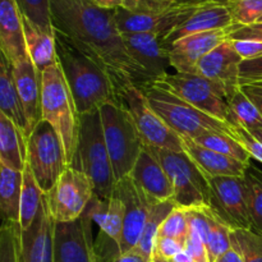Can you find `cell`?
<instances>
[{
    "mask_svg": "<svg viewBox=\"0 0 262 262\" xmlns=\"http://www.w3.org/2000/svg\"><path fill=\"white\" fill-rule=\"evenodd\" d=\"M45 193L36 182L35 176L30 166L26 164L23 170L22 197H20V229L26 230L33 224L42 206Z\"/></svg>",
    "mask_w": 262,
    "mask_h": 262,
    "instance_id": "f546056e",
    "label": "cell"
},
{
    "mask_svg": "<svg viewBox=\"0 0 262 262\" xmlns=\"http://www.w3.org/2000/svg\"><path fill=\"white\" fill-rule=\"evenodd\" d=\"M104 137L117 182L129 176L145 148L142 137L123 100L100 107Z\"/></svg>",
    "mask_w": 262,
    "mask_h": 262,
    "instance_id": "5b68a950",
    "label": "cell"
},
{
    "mask_svg": "<svg viewBox=\"0 0 262 262\" xmlns=\"http://www.w3.org/2000/svg\"><path fill=\"white\" fill-rule=\"evenodd\" d=\"M54 32L58 63L66 77L78 114H87L107 102L120 100L107 74L82 54L66 36L56 31Z\"/></svg>",
    "mask_w": 262,
    "mask_h": 262,
    "instance_id": "7a4b0ae2",
    "label": "cell"
},
{
    "mask_svg": "<svg viewBox=\"0 0 262 262\" xmlns=\"http://www.w3.org/2000/svg\"><path fill=\"white\" fill-rule=\"evenodd\" d=\"M23 171L0 164V211L3 222L19 224Z\"/></svg>",
    "mask_w": 262,
    "mask_h": 262,
    "instance_id": "f1b7e54d",
    "label": "cell"
},
{
    "mask_svg": "<svg viewBox=\"0 0 262 262\" xmlns=\"http://www.w3.org/2000/svg\"><path fill=\"white\" fill-rule=\"evenodd\" d=\"M233 27L186 36L171 43L169 46L171 68L178 73H196L199 61L227 41Z\"/></svg>",
    "mask_w": 262,
    "mask_h": 262,
    "instance_id": "2e32d148",
    "label": "cell"
},
{
    "mask_svg": "<svg viewBox=\"0 0 262 262\" xmlns=\"http://www.w3.org/2000/svg\"><path fill=\"white\" fill-rule=\"evenodd\" d=\"M232 247L245 262H262V234L253 229H233Z\"/></svg>",
    "mask_w": 262,
    "mask_h": 262,
    "instance_id": "d590c367",
    "label": "cell"
},
{
    "mask_svg": "<svg viewBox=\"0 0 262 262\" xmlns=\"http://www.w3.org/2000/svg\"><path fill=\"white\" fill-rule=\"evenodd\" d=\"M237 26H250L262 17V0H233L229 5Z\"/></svg>",
    "mask_w": 262,
    "mask_h": 262,
    "instance_id": "ab89813d",
    "label": "cell"
},
{
    "mask_svg": "<svg viewBox=\"0 0 262 262\" xmlns=\"http://www.w3.org/2000/svg\"><path fill=\"white\" fill-rule=\"evenodd\" d=\"M204 147L210 148L212 151L223 154V155L230 156L233 159L242 161L245 164H251V155L246 150L245 146L235 140L232 135L220 132H207L197 137L196 140H192Z\"/></svg>",
    "mask_w": 262,
    "mask_h": 262,
    "instance_id": "836d02e7",
    "label": "cell"
},
{
    "mask_svg": "<svg viewBox=\"0 0 262 262\" xmlns=\"http://www.w3.org/2000/svg\"><path fill=\"white\" fill-rule=\"evenodd\" d=\"M41 113L42 120L58 133L66 151L67 163L72 165L78 140L79 114L59 63L42 72Z\"/></svg>",
    "mask_w": 262,
    "mask_h": 262,
    "instance_id": "277c9868",
    "label": "cell"
},
{
    "mask_svg": "<svg viewBox=\"0 0 262 262\" xmlns=\"http://www.w3.org/2000/svg\"><path fill=\"white\" fill-rule=\"evenodd\" d=\"M176 5H187V7H205V5L219 4V5H228L233 0H171Z\"/></svg>",
    "mask_w": 262,
    "mask_h": 262,
    "instance_id": "c3c4849f",
    "label": "cell"
},
{
    "mask_svg": "<svg viewBox=\"0 0 262 262\" xmlns=\"http://www.w3.org/2000/svg\"><path fill=\"white\" fill-rule=\"evenodd\" d=\"M184 251L191 256V258L194 262H210L206 246H205L199 230H197L196 227L192 224L191 220H189V233L188 238H187Z\"/></svg>",
    "mask_w": 262,
    "mask_h": 262,
    "instance_id": "b9f144b4",
    "label": "cell"
},
{
    "mask_svg": "<svg viewBox=\"0 0 262 262\" xmlns=\"http://www.w3.org/2000/svg\"><path fill=\"white\" fill-rule=\"evenodd\" d=\"M129 176L154 201L164 202L173 200L174 189L168 174L146 146Z\"/></svg>",
    "mask_w": 262,
    "mask_h": 262,
    "instance_id": "44dd1931",
    "label": "cell"
},
{
    "mask_svg": "<svg viewBox=\"0 0 262 262\" xmlns=\"http://www.w3.org/2000/svg\"><path fill=\"white\" fill-rule=\"evenodd\" d=\"M177 206L173 200H170V201L158 202L155 205L147 223H146L145 228H143L142 235H141L137 246L133 248L136 252H138L143 257H146L147 260L152 262V252L156 245V239L159 237V230H160L161 224H163L164 220L168 217V215Z\"/></svg>",
    "mask_w": 262,
    "mask_h": 262,
    "instance_id": "4dcf8cb0",
    "label": "cell"
},
{
    "mask_svg": "<svg viewBox=\"0 0 262 262\" xmlns=\"http://www.w3.org/2000/svg\"><path fill=\"white\" fill-rule=\"evenodd\" d=\"M114 193L119 196L124 205L122 253H125L137 246L143 228L158 202L154 201L130 176L117 182Z\"/></svg>",
    "mask_w": 262,
    "mask_h": 262,
    "instance_id": "4fadbf2b",
    "label": "cell"
},
{
    "mask_svg": "<svg viewBox=\"0 0 262 262\" xmlns=\"http://www.w3.org/2000/svg\"><path fill=\"white\" fill-rule=\"evenodd\" d=\"M123 232H124V205L118 194L109 200L106 219L100 228L99 237L95 242L99 262H113L122 255Z\"/></svg>",
    "mask_w": 262,
    "mask_h": 262,
    "instance_id": "603a6c76",
    "label": "cell"
},
{
    "mask_svg": "<svg viewBox=\"0 0 262 262\" xmlns=\"http://www.w3.org/2000/svg\"><path fill=\"white\" fill-rule=\"evenodd\" d=\"M241 89L247 95L248 99L257 106V109L262 114V81L241 84Z\"/></svg>",
    "mask_w": 262,
    "mask_h": 262,
    "instance_id": "7dc6e473",
    "label": "cell"
},
{
    "mask_svg": "<svg viewBox=\"0 0 262 262\" xmlns=\"http://www.w3.org/2000/svg\"><path fill=\"white\" fill-rule=\"evenodd\" d=\"M0 164L23 171L27 164V137L0 113Z\"/></svg>",
    "mask_w": 262,
    "mask_h": 262,
    "instance_id": "4316f807",
    "label": "cell"
},
{
    "mask_svg": "<svg viewBox=\"0 0 262 262\" xmlns=\"http://www.w3.org/2000/svg\"><path fill=\"white\" fill-rule=\"evenodd\" d=\"M113 262H151L150 260H147L146 257H143L142 255H140L138 252H136L135 250H130L128 252L122 253L119 257L115 258Z\"/></svg>",
    "mask_w": 262,
    "mask_h": 262,
    "instance_id": "681fc988",
    "label": "cell"
},
{
    "mask_svg": "<svg viewBox=\"0 0 262 262\" xmlns=\"http://www.w3.org/2000/svg\"><path fill=\"white\" fill-rule=\"evenodd\" d=\"M228 104H229L235 120L246 129L253 132V130L262 128V114L260 110L248 99L241 86L230 90L228 94Z\"/></svg>",
    "mask_w": 262,
    "mask_h": 262,
    "instance_id": "d6a6232c",
    "label": "cell"
},
{
    "mask_svg": "<svg viewBox=\"0 0 262 262\" xmlns=\"http://www.w3.org/2000/svg\"><path fill=\"white\" fill-rule=\"evenodd\" d=\"M23 26H25L28 58L37 68V71L42 73L49 67L58 63L55 32H46L25 17H23Z\"/></svg>",
    "mask_w": 262,
    "mask_h": 262,
    "instance_id": "83f0119b",
    "label": "cell"
},
{
    "mask_svg": "<svg viewBox=\"0 0 262 262\" xmlns=\"http://www.w3.org/2000/svg\"><path fill=\"white\" fill-rule=\"evenodd\" d=\"M210 209L230 229H253L243 177H212Z\"/></svg>",
    "mask_w": 262,
    "mask_h": 262,
    "instance_id": "7c38bea8",
    "label": "cell"
},
{
    "mask_svg": "<svg viewBox=\"0 0 262 262\" xmlns=\"http://www.w3.org/2000/svg\"><path fill=\"white\" fill-rule=\"evenodd\" d=\"M122 38L129 55L145 69L154 83L169 74L168 69L171 68V63L164 38L152 33L141 32L122 33Z\"/></svg>",
    "mask_w": 262,
    "mask_h": 262,
    "instance_id": "e0dca14e",
    "label": "cell"
},
{
    "mask_svg": "<svg viewBox=\"0 0 262 262\" xmlns=\"http://www.w3.org/2000/svg\"><path fill=\"white\" fill-rule=\"evenodd\" d=\"M235 51L243 60L262 56V41L256 40H232Z\"/></svg>",
    "mask_w": 262,
    "mask_h": 262,
    "instance_id": "f6af8a7d",
    "label": "cell"
},
{
    "mask_svg": "<svg viewBox=\"0 0 262 262\" xmlns=\"http://www.w3.org/2000/svg\"><path fill=\"white\" fill-rule=\"evenodd\" d=\"M0 50L12 66L28 58L23 17L15 0H0Z\"/></svg>",
    "mask_w": 262,
    "mask_h": 262,
    "instance_id": "d6986e66",
    "label": "cell"
},
{
    "mask_svg": "<svg viewBox=\"0 0 262 262\" xmlns=\"http://www.w3.org/2000/svg\"><path fill=\"white\" fill-rule=\"evenodd\" d=\"M243 59L235 51L230 38L220 43L197 64L196 73L229 89L239 86V67Z\"/></svg>",
    "mask_w": 262,
    "mask_h": 262,
    "instance_id": "ffe728a7",
    "label": "cell"
},
{
    "mask_svg": "<svg viewBox=\"0 0 262 262\" xmlns=\"http://www.w3.org/2000/svg\"><path fill=\"white\" fill-rule=\"evenodd\" d=\"M51 20L82 54L112 79L117 94L128 86H154L145 69L129 55L115 22L114 9L97 7L91 0H51Z\"/></svg>",
    "mask_w": 262,
    "mask_h": 262,
    "instance_id": "6da1fadb",
    "label": "cell"
},
{
    "mask_svg": "<svg viewBox=\"0 0 262 262\" xmlns=\"http://www.w3.org/2000/svg\"><path fill=\"white\" fill-rule=\"evenodd\" d=\"M234 25L232 12L228 5H205V7H200L186 22L182 23L168 37L164 38V43L169 49L171 43L186 37V36L210 32V31L225 30V28L233 27Z\"/></svg>",
    "mask_w": 262,
    "mask_h": 262,
    "instance_id": "7402d4cb",
    "label": "cell"
},
{
    "mask_svg": "<svg viewBox=\"0 0 262 262\" xmlns=\"http://www.w3.org/2000/svg\"><path fill=\"white\" fill-rule=\"evenodd\" d=\"M54 262H99L92 238V220L86 215L71 223H55Z\"/></svg>",
    "mask_w": 262,
    "mask_h": 262,
    "instance_id": "9a60e30c",
    "label": "cell"
},
{
    "mask_svg": "<svg viewBox=\"0 0 262 262\" xmlns=\"http://www.w3.org/2000/svg\"><path fill=\"white\" fill-rule=\"evenodd\" d=\"M20 14L46 32H54L51 0H15Z\"/></svg>",
    "mask_w": 262,
    "mask_h": 262,
    "instance_id": "8d00e7d4",
    "label": "cell"
},
{
    "mask_svg": "<svg viewBox=\"0 0 262 262\" xmlns=\"http://www.w3.org/2000/svg\"><path fill=\"white\" fill-rule=\"evenodd\" d=\"M256 23H262V17H261V18H260V19H258V20H257V22H256Z\"/></svg>",
    "mask_w": 262,
    "mask_h": 262,
    "instance_id": "db71d44e",
    "label": "cell"
},
{
    "mask_svg": "<svg viewBox=\"0 0 262 262\" xmlns=\"http://www.w3.org/2000/svg\"><path fill=\"white\" fill-rule=\"evenodd\" d=\"M154 86L169 91L192 106L229 125L237 123L228 104V94L233 89H229L224 83L212 81L197 73L176 72L158 79Z\"/></svg>",
    "mask_w": 262,
    "mask_h": 262,
    "instance_id": "ba28073f",
    "label": "cell"
},
{
    "mask_svg": "<svg viewBox=\"0 0 262 262\" xmlns=\"http://www.w3.org/2000/svg\"><path fill=\"white\" fill-rule=\"evenodd\" d=\"M183 140V151L194 161L200 170L206 176L212 177H245L250 164L233 159L230 156L204 147L197 142L187 138Z\"/></svg>",
    "mask_w": 262,
    "mask_h": 262,
    "instance_id": "d4e9b609",
    "label": "cell"
},
{
    "mask_svg": "<svg viewBox=\"0 0 262 262\" xmlns=\"http://www.w3.org/2000/svg\"><path fill=\"white\" fill-rule=\"evenodd\" d=\"M142 92L154 112L181 138L196 140L207 132L232 135V128L228 123L201 112L169 91L150 86Z\"/></svg>",
    "mask_w": 262,
    "mask_h": 262,
    "instance_id": "8992f818",
    "label": "cell"
},
{
    "mask_svg": "<svg viewBox=\"0 0 262 262\" xmlns=\"http://www.w3.org/2000/svg\"><path fill=\"white\" fill-rule=\"evenodd\" d=\"M71 166L86 174L97 197L112 199L117 178L105 142L100 109L79 115L76 155Z\"/></svg>",
    "mask_w": 262,
    "mask_h": 262,
    "instance_id": "3957f363",
    "label": "cell"
},
{
    "mask_svg": "<svg viewBox=\"0 0 262 262\" xmlns=\"http://www.w3.org/2000/svg\"><path fill=\"white\" fill-rule=\"evenodd\" d=\"M200 7L173 5L161 12L135 13L124 8L114 9L115 22L122 33H152L166 38L176 28L186 22Z\"/></svg>",
    "mask_w": 262,
    "mask_h": 262,
    "instance_id": "5bb4252c",
    "label": "cell"
},
{
    "mask_svg": "<svg viewBox=\"0 0 262 262\" xmlns=\"http://www.w3.org/2000/svg\"><path fill=\"white\" fill-rule=\"evenodd\" d=\"M230 40H256L262 41V23H253L250 26H237L232 28Z\"/></svg>",
    "mask_w": 262,
    "mask_h": 262,
    "instance_id": "bcb514c9",
    "label": "cell"
},
{
    "mask_svg": "<svg viewBox=\"0 0 262 262\" xmlns=\"http://www.w3.org/2000/svg\"><path fill=\"white\" fill-rule=\"evenodd\" d=\"M217 262H245V261H243V258L241 257L239 253L232 247L229 251H227V252H225L219 260H217Z\"/></svg>",
    "mask_w": 262,
    "mask_h": 262,
    "instance_id": "816d5d0a",
    "label": "cell"
},
{
    "mask_svg": "<svg viewBox=\"0 0 262 262\" xmlns=\"http://www.w3.org/2000/svg\"><path fill=\"white\" fill-rule=\"evenodd\" d=\"M251 133H252V135L255 136V137L257 138V140H260L261 142H262V128H260V129L253 130V132H251Z\"/></svg>",
    "mask_w": 262,
    "mask_h": 262,
    "instance_id": "f5cc1de1",
    "label": "cell"
},
{
    "mask_svg": "<svg viewBox=\"0 0 262 262\" xmlns=\"http://www.w3.org/2000/svg\"><path fill=\"white\" fill-rule=\"evenodd\" d=\"M262 81V56L243 60L239 67V86Z\"/></svg>",
    "mask_w": 262,
    "mask_h": 262,
    "instance_id": "ee69618b",
    "label": "cell"
},
{
    "mask_svg": "<svg viewBox=\"0 0 262 262\" xmlns=\"http://www.w3.org/2000/svg\"><path fill=\"white\" fill-rule=\"evenodd\" d=\"M27 165L45 194L53 189L68 168L66 151L56 130L41 120L27 140Z\"/></svg>",
    "mask_w": 262,
    "mask_h": 262,
    "instance_id": "9c48e42d",
    "label": "cell"
},
{
    "mask_svg": "<svg viewBox=\"0 0 262 262\" xmlns=\"http://www.w3.org/2000/svg\"><path fill=\"white\" fill-rule=\"evenodd\" d=\"M146 147L168 174L174 189L173 201L177 207L183 210L210 207L211 189L209 179L184 151L178 152L150 146Z\"/></svg>",
    "mask_w": 262,
    "mask_h": 262,
    "instance_id": "52a82bcc",
    "label": "cell"
},
{
    "mask_svg": "<svg viewBox=\"0 0 262 262\" xmlns=\"http://www.w3.org/2000/svg\"><path fill=\"white\" fill-rule=\"evenodd\" d=\"M247 202L253 230L262 234V170L250 164L245 177Z\"/></svg>",
    "mask_w": 262,
    "mask_h": 262,
    "instance_id": "e575fe53",
    "label": "cell"
},
{
    "mask_svg": "<svg viewBox=\"0 0 262 262\" xmlns=\"http://www.w3.org/2000/svg\"><path fill=\"white\" fill-rule=\"evenodd\" d=\"M173 5L171 0H123V8L135 13L161 12Z\"/></svg>",
    "mask_w": 262,
    "mask_h": 262,
    "instance_id": "7bdbcfd3",
    "label": "cell"
},
{
    "mask_svg": "<svg viewBox=\"0 0 262 262\" xmlns=\"http://www.w3.org/2000/svg\"><path fill=\"white\" fill-rule=\"evenodd\" d=\"M120 99L129 110L145 146L178 152L183 151V140L154 112L142 90L133 84L128 86Z\"/></svg>",
    "mask_w": 262,
    "mask_h": 262,
    "instance_id": "8fae6325",
    "label": "cell"
},
{
    "mask_svg": "<svg viewBox=\"0 0 262 262\" xmlns=\"http://www.w3.org/2000/svg\"><path fill=\"white\" fill-rule=\"evenodd\" d=\"M54 233L55 222L45 194L33 224L20 232V262H54Z\"/></svg>",
    "mask_w": 262,
    "mask_h": 262,
    "instance_id": "ac0fdd59",
    "label": "cell"
},
{
    "mask_svg": "<svg viewBox=\"0 0 262 262\" xmlns=\"http://www.w3.org/2000/svg\"><path fill=\"white\" fill-rule=\"evenodd\" d=\"M189 233V217L188 210L176 207L170 214L168 215L164 223L161 224L159 235L166 238H173L179 241L186 246L187 238Z\"/></svg>",
    "mask_w": 262,
    "mask_h": 262,
    "instance_id": "f35d334b",
    "label": "cell"
},
{
    "mask_svg": "<svg viewBox=\"0 0 262 262\" xmlns=\"http://www.w3.org/2000/svg\"><path fill=\"white\" fill-rule=\"evenodd\" d=\"M0 113L9 118L28 140L32 127L15 87L12 64L4 55L0 60Z\"/></svg>",
    "mask_w": 262,
    "mask_h": 262,
    "instance_id": "484cf974",
    "label": "cell"
},
{
    "mask_svg": "<svg viewBox=\"0 0 262 262\" xmlns=\"http://www.w3.org/2000/svg\"><path fill=\"white\" fill-rule=\"evenodd\" d=\"M97 7L104 9H118L123 8V0H91Z\"/></svg>",
    "mask_w": 262,
    "mask_h": 262,
    "instance_id": "f907efd6",
    "label": "cell"
},
{
    "mask_svg": "<svg viewBox=\"0 0 262 262\" xmlns=\"http://www.w3.org/2000/svg\"><path fill=\"white\" fill-rule=\"evenodd\" d=\"M232 128V135L235 140L239 141L243 146H245L246 150L248 151V154L251 155V158L255 159V160L262 163V142L260 140L255 137L252 133L248 129H246L245 127L239 124V123H234V124L230 125Z\"/></svg>",
    "mask_w": 262,
    "mask_h": 262,
    "instance_id": "60d3db41",
    "label": "cell"
},
{
    "mask_svg": "<svg viewBox=\"0 0 262 262\" xmlns=\"http://www.w3.org/2000/svg\"><path fill=\"white\" fill-rule=\"evenodd\" d=\"M20 225L3 222L0 229V262H20Z\"/></svg>",
    "mask_w": 262,
    "mask_h": 262,
    "instance_id": "74e56055",
    "label": "cell"
},
{
    "mask_svg": "<svg viewBox=\"0 0 262 262\" xmlns=\"http://www.w3.org/2000/svg\"><path fill=\"white\" fill-rule=\"evenodd\" d=\"M202 210L206 214L207 223H209V230H207L206 242H205L207 255H209L210 262H217L227 251L232 248V242H230L232 229L223 220H220L210 207Z\"/></svg>",
    "mask_w": 262,
    "mask_h": 262,
    "instance_id": "1f68e13d",
    "label": "cell"
},
{
    "mask_svg": "<svg viewBox=\"0 0 262 262\" xmlns=\"http://www.w3.org/2000/svg\"><path fill=\"white\" fill-rule=\"evenodd\" d=\"M94 196V187L86 174L69 165L46 194V200L54 222L71 223L82 216Z\"/></svg>",
    "mask_w": 262,
    "mask_h": 262,
    "instance_id": "30bf717a",
    "label": "cell"
},
{
    "mask_svg": "<svg viewBox=\"0 0 262 262\" xmlns=\"http://www.w3.org/2000/svg\"><path fill=\"white\" fill-rule=\"evenodd\" d=\"M12 68L18 95L33 130V128L42 120V113H41L42 73L37 71L30 58L13 64Z\"/></svg>",
    "mask_w": 262,
    "mask_h": 262,
    "instance_id": "cb8c5ba5",
    "label": "cell"
}]
</instances>
